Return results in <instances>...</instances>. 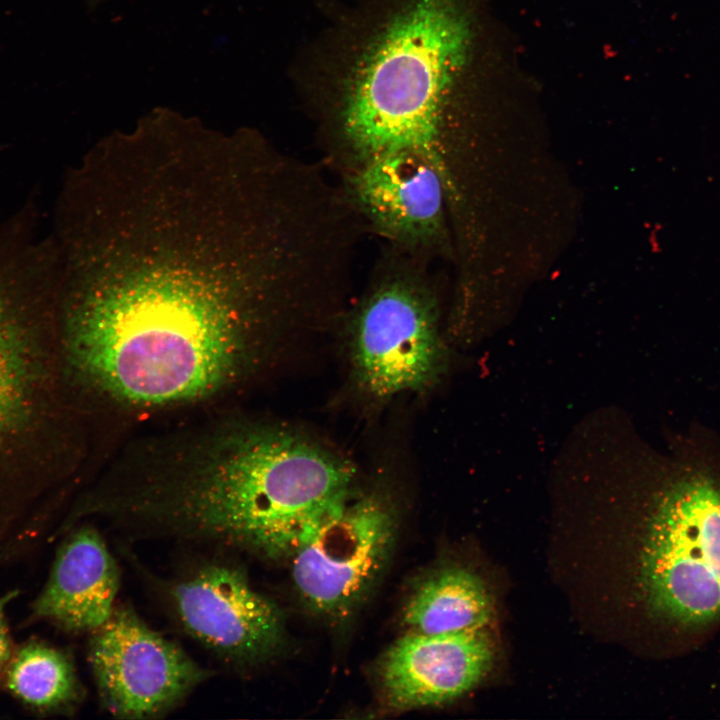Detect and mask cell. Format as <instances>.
Listing matches in <instances>:
<instances>
[{"label": "cell", "instance_id": "3", "mask_svg": "<svg viewBox=\"0 0 720 720\" xmlns=\"http://www.w3.org/2000/svg\"><path fill=\"white\" fill-rule=\"evenodd\" d=\"M344 457L288 428L232 437L199 472L144 492L128 521L134 539H164L290 557L304 534L352 491Z\"/></svg>", "mask_w": 720, "mask_h": 720}, {"label": "cell", "instance_id": "10", "mask_svg": "<svg viewBox=\"0 0 720 720\" xmlns=\"http://www.w3.org/2000/svg\"><path fill=\"white\" fill-rule=\"evenodd\" d=\"M59 263L49 238L17 217L0 223V440L23 419L34 381L28 315L58 293Z\"/></svg>", "mask_w": 720, "mask_h": 720}, {"label": "cell", "instance_id": "12", "mask_svg": "<svg viewBox=\"0 0 720 720\" xmlns=\"http://www.w3.org/2000/svg\"><path fill=\"white\" fill-rule=\"evenodd\" d=\"M119 588V567L105 540L85 526L59 549L34 611L66 629L92 632L110 618Z\"/></svg>", "mask_w": 720, "mask_h": 720}, {"label": "cell", "instance_id": "13", "mask_svg": "<svg viewBox=\"0 0 720 720\" xmlns=\"http://www.w3.org/2000/svg\"><path fill=\"white\" fill-rule=\"evenodd\" d=\"M492 612L481 578L462 567H447L417 585L402 616L409 632L452 634L486 627Z\"/></svg>", "mask_w": 720, "mask_h": 720}, {"label": "cell", "instance_id": "1", "mask_svg": "<svg viewBox=\"0 0 720 720\" xmlns=\"http://www.w3.org/2000/svg\"><path fill=\"white\" fill-rule=\"evenodd\" d=\"M300 279L294 252L267 225L218 202L161 195L73 233L58 294L82 372L120 400L153 406L229 382L252 330L288 316Z\"/></svg>", "mask_w": 720, "mask_h": 720}, {"label": "cell", "instance_id": "8", "mask_svg": "<svg viewBox=\"0 0 720 720\" xmlns=\"http://www.w3.org/2000/svg\"><path fill=\"white\" fill-rule=\"evenodd\" d=\"M89 662L104 708L128 719L169 712L211 675L127 605L92 631Z\"/></svg>", "mask_w": 720, "mask_h": 720}, {"label": "cell", "instance_id": "2", "mask_svg": "<svg viewBox=\"0 0 720 720\" xmlns=\"http://www.w3.org/2000/svg\"><path fill=\"white\" fill-rule=\"evenodd\" d=\"M487 11L482 0H398L373 23L325 118L326 161L339 175L412 154L438 174L446 196L457 191L460 113L498 82L503 64Z\"/></svg>", "mask_w": 720, "mask_h": 720}, {"label": "cell", "instance_id": "4", "mask_svg": "<svg viewBox=\"0 0 720 720\" xmlns=\"http://www.w3.org/2000/svg\"><path fill=\"white\" fill-rule=\"evenodd\" d=\"M428 264L386 245L349 317L353 376L376 400L425 391L442 373L440 305Z\"/></svg>", "mask_w": 720, "mask_h": 720}, {"label": "cell", "instance_id": "6", "mask_svg": "<svg viewBox=\"0 0 720 720\" xmlns=\"http://www.w3.org/2000/svg\"><path fill=\"white\" fill-rule=\"evenodd\" d=\"M398 515L393 495L383 487L352 491L327 511L289 557L304 605L329 619L351 614L387 566Z\"/></svg>", "mask_w": 720, "mask_h": 720}, {"label": "cell", "instance_id": "9", "mask_svg": "<svg viewBox=\"0 0 720 720\" xmlns=\"http://www.w3.org/2000/svg\"><path fill=\"white\" fill-rule=\"evenodd\" d=\"M339 185L366 231L387 246L428 263L455 257L444 187L425 161L377 157L340 174Z\"/></svg>", "mask_w": 720, "mask_h": 720}, {"label": "cell", "instance_id": "5", "mask_svg": "<svg viewBox=\"0 0 720 720\" xmlns=\"http://www.w3.org/2000/svg\"><path fill=\"white\" fill-rule=\"evenodd\" d=\"M640 587L649 610L680 628L720 617V489L693 476L668 487L645 520Z\"/></svg>", "mask_w": 720, "mask_h": 720}, {"label": "cell", "instance_id": "14", "mask_svg": "<svg viewBox=\"0 0 720 720\" xmlns=\"http://www.w3.org/2000/svg\"><path fill=\"white\" fill-rule=\"evenodd\" d=\"M9 689L24 702L37 707H56L78 695V681L69 659L43 644L22 647L8 671Z\"/></svg>", "mask_w": 720, "mask_h": 720}, {"label": "cell", "instance_id": "11", "mask_svg": "<svg viewBox=\"0 0 720 720\" xmlns=\"http://www.w3.org/2000/svg\"><path fill=\"white\" fill-rule=\"evenodd\" d=\"M493 655L485 627L452 634L408 632L391 645L380 662L382 696L398 711L450 702L484 677Z\"/></svg>", "mask_w": 720, "mask_h": 720}, {"label": "cell", "instance_id": "7", "mask_svg": "<svg viewBox=\"0 0 720 720\" xmlns=\"http://www.w3.org/2000/svg\"><path fill=\"white\" fill-rule=\"evenodd\" d=\"M164 592L182 629L230 666L262 663L283 643L281 610L231 561L196 562L168 580Z\"/></svg>", "mask_w": 720, "mask_h": 720}, {"label": "cell", "instance_id": "15", "mask_svg": "<svg viewBox=\"0 0 720 720\" xmlns=\"http://www.w3.org/2000/svg\"><path fill=\"white\" fill-rule=\"evenodd\" d=\"M14 594H7L0 598V670L10 656V640L5 620V606Z\"/></svg>", "mask_w": 720, "mask_h": 720}]
</instances>
